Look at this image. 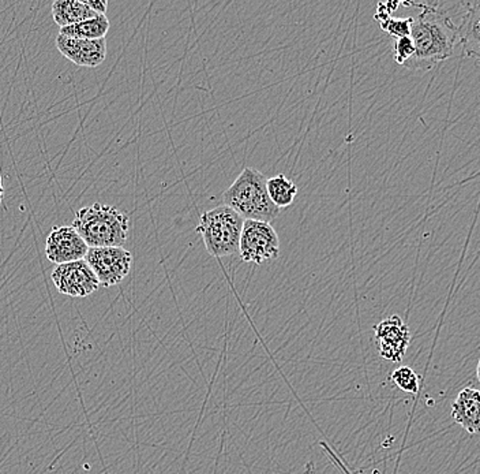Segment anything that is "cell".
Returning <instances> with one entry per match:
<instances>
[{
    "instance_id": "cell-18",
    "label": "cell",
    "mask_w": 480,
    "mask_h": 474,
    "mask_svg": "<svg viewBox=\"0 0 480 474\" xmlns=\"http://www.w3.org/2000/svg\"><path fill=\"white\" fill-rule=\"evenodd\" d=\"M415 53V45H413L412 38L408 37L396 38L395 47H393V56L396 61L397 65L404 66Z\"/></svg>"
},
{
    "instance_id": "cell-22",
    "label": "cell",
    "mask_w": 480,
    "mask_h": 474,
    "mask_svg": "<svg viewBox=\"0 0 480 474\" xmlns=\"http://www.w3.org/2000/svg\"><path fill=\"white\" fill-rule=\"evenodd\" d=\"M476 373H477V379H479V381H480V360H479V364H477Z\"/></svg>"
},
{
    "instance_id": "cell-3",
    "label": "cell",
    "mask_w": 480,
    "mask_h": 474,
    "mask_svg": "<svg viewBox=\"0 0 480 474\" xmlns=\"http://www.w3.org/2000/svg\"><path fill=\"white\" fill-rule=\"evenodd\" d=\"M266 182L265 176L256 168H243L236 181L223 193V202L245 220L271 223L280 217L281 209L272 202Z\"/></svg>"
},
{
    "instance_id": "cell-2",
    "label": "cell",
    "mask_w": 480,
    "mask_h": 474,
    "mask_svg": "<svg viewBox=\"0 0 480 474\" xmlns=\"http://www.w3.org/2000/svg\"><path fill=\"white\" fill-rule=\"evenodd\" d=\"M73 227L89 248H123L130 220L115 207L97 202L77 212Z\"/></svg>"
},
{
    "instance_id": "cell-17",
    "label": "cell",
    "mask_w": 480,
    "mask_h": 474,
    "mask_svg": "<svg viewBox=\"0 0 480 474\" xmlns=\"http://www.w3.org/2000/svg\"><path fill=\"white\" fill-rule=\"evenodd\" d=\"M411 22L412 18H395L389 17L386 20H381L382 30L392 36L395 38L408 37L411 35Z\"/></svg>"
},
{
    "instance_id": "cell-13",
    "label": "cell",
    "mask_w": 480,
    "mask_h": 474,
    "mask_svg": "<svg viewBox=\"0 0 480 474\" xmlns=\"http://www.w3.org/2000/svg\"><path fill=\"white\" fill-rule=\"evenodd\" d=\"M464 9L463 22L459 27V41L466 56L480 59V10L466 6Z\"/></svg>"
},
{
    "instance_id": "cell-1",
    "label": "cell",
    "mask_w": 480,
    "mask_h": 474,
    "mask_svg": "<svg viewBox=\"0 0 480 474\" xmlns=\"http://www.w3.org/2000/svg\"><path fill=\"white\" fill-rule=\"evenodd\" d=\"M419 7L422 12L411 22V35L415 53L405 63L410 70L427 71L453 55L459 40V27L448 12L440 10V2L434 4H404Z\"/></svg>"
},
{
    "instance_id": "cell-20",
    "label": "cell",
    "mask_w": 480,
    "mask_h": 474,
    "mask_svg": "<svg viewBox=\"0 0 480 474\" xmlns=\"http://www.w3.org/2000/svg\"><path fill=\"white\" fill-rule=\"evenodd\" d=\"M464 6L468 7V9H479L480 10V0H469V2H463Z\"/></svg>"
},
{
    "instance_id": "cell-14",
    "label": "cell",
    "mask_w": 480,
    "mask_h": 474,
    "mask_svg": "<svg viewBox=\"0 0 480 474\" xmlns=\"http://www.w3.org/2000/svg\"><path fill=\"white\" fill-rule=\"evenodd\" d=\"M108 30H110L108 18L105 15H97L73 27L61 28L59 35L79 38V40H99V38H105Z\"/></svg>"
},
{
    "instance_id": "cell-19",
    "label": "cell",
    "mask_w": 480,
    "mask_h": 474,
    "mask_svg": "<svg viewBox=\"0 0 480 474\" xmlns=\"http://www.w3.org/2000/svg\"><path fill=\"white\" fill-rule=\"evenodd\" d=\"M89 6L92 12H96L97 15H105L108 9L107 0H94V2H85Z\"/></svg>"
},
{
    "instance_id": "cell-15",
    "label": "cell",
    "mask_w": 480,
    "mask_h": 474,
    "mask_svg": "<svg viewBox=\"0 0 480 474\" xmlns=\"http://www.w3.org/2000/svg\"><path fill=\"white\" fill-rule=\"evenodd\" d=\"M269 197L277 208H287L297 199V186L284 174L273 176L266 182Z\"/></svg>"
},
{
    "instance_id": "cell-24",
    "label": "cell",
    "mask_w": 480,
    "mask_h": 474,
    "mask_svg": "<svg viewBox=\"0 0 480 474\" xmlns=\"http://www.w3.org/2000/svg\"><path fill=\"white\" fill-rule=\"evenodd\" d=\"M479 393H480V391H479Z\"/></svg>"
},
{
    "instance_id": "cell-12",
    "label": "cell",
    "mask_w": 480,
    "mask_h": 474,
    "mask_svg": "<svg viewBox=\"0 0 480 474\" xmlns=\"http://www.w3.org/2000/svg\"><path fill=\"white\" fill-rule=\"evenodd\" d=\"M53 17L61 29L91 20L97 14L82 0H56L53 4Z\"/></svg>"
},
{
    "instance_id": "cell-5",
    "label": "cell",
    "mask_w": 480,
    "mask_h": 474,
    "mask_svg": "<svg viewBox=\"0 0 480 474\" xmlns=\"http://www.w3.org/2000/svg\"><path fill=\"white\" fill-rule=\"evenodd\" d=\"M280 255V240L271 223L245 220L239 256L246 263L262 264Z\"/></svg>"
},
{
    "instance_id": "cell-4",
    "label": "cell",
    "mask_w": 480,
    "mask_h": 474,
    "mask_svg": "<svg viewBox=\"0 0 480 474\" xmlns=\"http://www.w3.org/2000/svg\"><path fill=\"white\" fill-rule=\"evenodd\" d=\"M197 232L201 235L209 255L227 257L239 253V242L242 235L243 219L227 205H220L199 217Z\"/></svg>"
},
{
    "instance_id": "cell-16",
    "label": "cell",
    "mask_w": 480,
    "mask_h": 474,
    "mask_svg": "<svg viewBox=\"0 0 480 474\" xmlns=\"http://www.w3.org/2000/svg\"><path fill=\"white\" fill-rule=\"evenodd\" d=\"M390 380L396 384L404 393L418 394L419 391L420 379L418 373L410 366H400L396 371H393Z\"/></svg>"
},
{
    "instance_id": "cell-23",
    "label": "cell",
    "mask_w": 480,
    "mask_h": 474,
    "mask_svg": "<svg viewBox=\"0 0 480 474\" xmlns=\"http://www.w3.org/2000/svg\"><path fill=\"white\" fill-rule=\"evenodd\" d=\"M0 182H2V173H0Z\"/></svg>"
},
{
    "instance_id": "cell-6",
    "label": "cell",
    "mask_w": 480,
    "mask_h": 474,
    "mask_svg": "<svg viewBox=\"0 0 480 474\" xmlns=\"http://www.w3.org/2000/svg\"><path fill=\"white\" fill-rule=\"evenodd\" d=\"M84 260L102 286L111 287L130 274L133 255L125 248H89Z\"/></svg>"
},
{
    "instance_id": "cell-11",
    "label": "cell",
    "mask_w": 480,
    "mask_h": 474,
    "mask_svg": "<svg viewBox=\"0 0 480 474\" xmlns=\"http://www.w3.org/2000/svg\"><path fill=\"white\" fill-rule=\"evenodd\" d=\"M452 417L454 422L471 435L480 434V393L467 387L461 389L456 401L452 405Z\"/></svg>"
},
{
    "instance_id": "cell-9",
    "label": "cell",
    "mask_w": 480,
    "mask_h": 474,
    "mask_svg": "<svg viewBox=\"0 0 480 474\" xmlns=\"http://www.w3.org/2000/svg\"><path fill=\"white\" fill-rule=\"evenodd\" d=\"M89 246L82 240L73 225L53 227L45 242V256L56 266L84 260Z\"/></svg>"
},
{
    "instance_id": "cell-21",
    "label": "cell",
    "mask_w": 480,
    "mask_h": 474,
    "mask_svg": "<svg viewBox=\"0 0 480 474\" xmlns=\"http://www.w3.org/2000/svg\"><path fill=\"white\" fill-rule=\"evenodd\" d=\"M4 184H2V182H0V201H2V199H4Z\"/></svg>"
},
{
    "instance_id": "cell-10",
    "label": "cell",
    "mask_w": 480,
    "mask_h": 474,
    "mask_svg": "<svg viewBox=\"0 0 480 474\" xmlns=\"http://www.w3.org/2000/svg\"><path fill=\"white\" fill-rule=\"evenodd\" d=\"M56 47L64 58L73 61L79 68H97L102 65L107 56V41L79 40L59 35L56 37Z\"/></svg>"
},
{
    "instance_id": "cell-7",
    "label": "cell",
    "mask_w": 480,
    "mask_h": 474,
    "mask_svg": "<svg viewBox=\"0 0 480 474\" xmlns=\"http://www.w3.org/2000/svg\"><path fill=\"white\" fill-rule=\"evenodd\" d=\"M51 278L56 289L69 297L84 298L94 293L100 286L96 275L85 260L56 266Z\"/></svg>"
},
{
    "instance_id": "cell-8",
    "label": "cell",
    "mask_w": 480,
    "mask_h": 474,
    "mask_svg": "<svg viewBox=\"0 0 480 474\" xmlns=\"http://www.w3.org/2000/svg\"><path fill=\"white\" fill-rule=\"evenodd\" d=\"M379 356L390 363H400L404 358L411 343L410 327L402 317L390 316L374 327Z\"/></svg>"
}]
</instances>
